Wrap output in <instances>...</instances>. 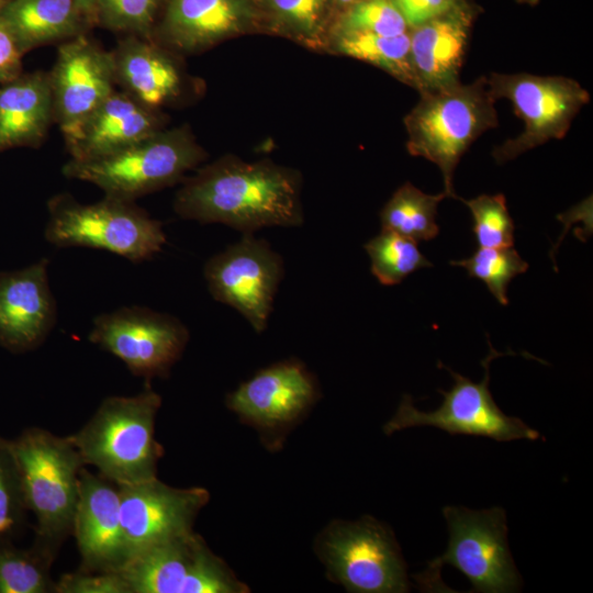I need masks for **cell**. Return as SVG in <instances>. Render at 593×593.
Instances as JSON below:
<instances>
[{"label": "cell", "instance_id": "ab89813d", "mask_svg": "<svg viewBox=\"0 0 593 593\" xmlns=\"http://www.w3.org/2000/svg\"><path fill=\"white\" fill-rule=\"evenodd\" d=\"M522 3H527V4H536L538 2V0H517Z\"/></svg>", "mask_w": 593, "mask_h": 593}, {"label": "cell", "instance_id": "5b68a950", "mask_svg": "<svg viewBox=\"0 0 593 593\" xmlns=\"http://www.w3.org/2000/svg\"><path fill=\"white\" fill-rule=\"evenodd\" d=\"M448 525L447 550L428 562L413 578L423 592L450 591L440 578L443 566L450 564L471 582L469 592L512 593L522 588L507 542L506 514L502 507L474 511L463 506H445Z\"/></svg>", "mask_w": 593, "mask_h": 593}, {"label": "cell", "instance_id": "2e32d148", "mask_svg": "<svg viewBox=\"0 0 593 593\" xmlns=\"http://www.w3.org/2000/svg\"><path fill=\"white\" fill-rule=\"evenodd\" d=\"M47 258L0 272V347L22 354L40 347L56 324Z\"/></svg>", "mask_w": 593, "mask_h": 593}, {"label": "cell", "instance_id": "ba28073f", "mask_svg": "<svg viewBox=\"0 0 593 593\" xmlns=\"http://www.w3.org/2000/svg\"><path fill=\"white\" fill-rule=\"evenodd\" d=\"M486 85L492 98L508 100L524 122L519 135L493 149L499 165L550 139L563 138L575 115L590 102L588 90L563 76L492 72Z\"/></svg>", "mask_w": 593, "mask_h": 593}, {"label": "cell", "instance_id": "d4e9b609", "mask_svg": "<svg viewBox=\"0 0 593 593\" xmlns=\"http://www.w3.org/2000/svg\"><path fill=\"white\" fill-rule=\"evenodd\" d=\"M334 49L387 71L403 83L417 90L410 59L409 32L385 36L368 32L338 30Z\"/></svg>", "mask_w": 593, "mask_h": 593}, {"label": "cell", "instance_id": "e0dca14e", "mask_svg": "<svg viewBox=\"0 0 593 593\" xmlns=\"http://www.w3.org/2000/svg\"><path fill=\"white\" fill-rule=\"evenodd\" d=\"M72 535L82 571H119L125 564L119 485L85 467L79 474Z\"/></svg>", "mask_w": 593, "mask_h": 593}, {"label": "cell", "instance_id": "d590c367", "mask_svg": "<svg viewBox=\"0 0 593 593\" xmlns=\"http://www.w3.org/2000/svg\"><path fill=\"white\" fill-rule=\"evenodd\" d=\"M413 29L430 19L439 16L459 7L469 4L467 0H390Z\"/></svg>", "mask_w": 593, "mask_h": 593}, {"label": "cell", "instance_id": "ffe728a7", "mask_svg": "<svg viewBox=\"0 0 593 593\" xmlns=\"http://www.w3.org/2000/svg\"><path fill=\"white\" fill-rule=\"evenodd\" d=\"M161 130L155 109L125 91L114 90L83 125L68 147L71 159L87 160L110 155Z\"/></svg>", "mask_w": 593, "mask_h": 593}, {"label": "cell", "instance_id": "ac0fdd59", "mask_svg": "<svg viewBox=\"0 0 593 593\" xmlns=\"http://www.w3.org/2000/svg\"><path fill=\"white\" fill-rule=\"evenodd\" d=\"M474 18L466 4L409 31L410 59L417 91H432L459 82Z\"/></svg>", "mask_w": 593, "mask_h": 593}, {"label": "cell", "instance_id": "6da1fadb", "mask_svg": "<svg viewBox=\"0 0 593 593\" xmlns=\"http://www.w3.org/2000/svg\"><path fill=\"white\" fill-rule=\"evenodd\" d=\"M174 209L188 220L222 223L248 234L303 221L295 172L270 163L224 159L200 170L177 192Z\"/></svg>", "mask_w": 593, "mask_h": 593}, {"label": "cell", "instance_id": "7a4b0ae2", "mask_svg": "<svg viewBox=\"0 0 593 593\" xmlns=\"http://www.w3.org/2000/svg\"><path fill=\"white\" fill-rule=\"evenodd\" d=\"M161 398L149 388L132 396H108L88 423L68 436L86 466L116 484L156 478L163 447L155 438Z\"/></svg>", "mask_w": 593, "mask_h": 593}, {"label": "cell", "instance_id": "74e56055", "mask_svg": "<svg viewBox=\"0 0 593 593\" xmlns=\"http://www.w3.org/2000/svg\"><path fill=\"white\" fill-rule=\"evenodd\" d=\"M83 15L91 22H96L97 7L99 0H75Z\"/></svg>", "mask_w": 593, "mask_h": 593}, {"label": "cell", "instance_id": "8d00e7d4", "mask_svg": "<svg viewBox=\"0 0 593 593\" xmlns=\"http://www.w3.org/2000/svg\"><path fill=\"white\" fill-rule=\"evenodd\" d=\"M22 52L12 30L0 15V83L22 72Z\"/></svg>", "mask_w": 593, "mask_h": 593}, {"label": "cell", "instance_id": "484cf974", "mask_svg": "<svg viewBox=\"0 0 593 593\" xmlns=\"http://www.w3.org/2000/svg\"><path fill=\"white\" fill-rule=\"evenodd\" d=\"M445 198V192L428 194L406 182L381 210L382 228L416 243L433 239L439 232L436 223L437 208Z\"/></svg>", "mask_w": 593, "mask_h": 593}, {"label": "cell", "instance_id": "f546056e", "mask_svg": "<svg viewBox=\"0 0 593 593\" xmlns=\"http://www.w3.org/2000/svg\"><path fill=\"white\" fill-rule=\"evenodd\" d=\"M27 512L11 440L0 436V541L22 536Z\"/></svg>", "mask_w": 593, "mask_h": 593}, {"label": "cell", "instance_id": "8fae6325", "mask_svg": "<svg viewBox=\"0 0 593 593\" xmlns=\"http://www.w3.org/2000/svg\"><path fill=\"white\" fill-rule=\"evenodd\" d=\"M119 573L128 593H243L226 563L193 530L172 537L128 560Z\"/></svg>", "mask_w": 593, "mask_h": 593}, {"label": "cell", "instance_id": "30bf717a", "mask_svg": "<svg viewBox=\"0 0 593 593\" xmlns=\"http://www.w3.org/2000/svg\"><path fill=\"white\" fill-rule=\"evenodd\" d=\"M488 344L490 351L481 361L484 377L479 383L439 362L438 365L454 379V384L448 391L438 390L444 396L441 405L435 411L423 412L416 409L412 398L405 394L394 416L384 425V433L391 434L416 426H433L450 435L481 436L496 441L541 439L538 430L518 417L506 415L494 402L489 390L490 365L493 359L508 353H497L489 338Z\"/></svg>", "mask_w": 593, "mask_h": 593}, {"label": "cell", "instance_id": "836d02e7", "mask_svg": "<svg viewBox=\"0 0 593 593\" xmlns=\"http://www.w3.org/2000/svg\"><path fill=\"white\" fill-rule=\"evenodd\" d=\"M277 20L295 36L316 42L323 31L327 0H267Z\"/></svg>", "mask_w": 593, "mask_h": 593}, {"label": "cell", "instance_id": "7c38bea8", "mask_svg": "<svg viewBox=\"0 0 593 593\" xmlns=\"http://www.w3.org/2000/svg\"><path fill=\"white\" fill-rule=\"evenodd\" d=\"M189 331L177 317L145 306H122L93 318L89 340L122 360L136 377H167Z\"/></svg>", "mask_w": 593, "mask_h": 593}, {"label": "cell", "instance_id": "9c48e42d", "mask_svg": "<svg viewBox=\"0 0 593 593\" xmlns=\"http://www.w3.org/2000/svg\"><path fill=\"white\" fill-rule=\"evenodd\" d=\"M317 551L334 581L348 592L404 593L406 564L391 529L370 516L331 524Z\"/></svg>", "mask_w": 593, "mask_h": 593}, {"label": "cell", "instance_id": "d6a6232c", "mask_svg": "<svg viewBox=\"0 0 593 593\" xmlns=\"http://www.w3.org/2000/svg\"><path fill=\"white\" fill-rule=\"evenodd\" d=\"M338 30L392 36L410 31L405 20L390 0H361L345 9Z\"/></svg>", "mask_w": 593, "mask_h": 593}, {"label": "cell", "instance_id": "44dd1931", "mask_svg": "<svg viewBox=\"0 0 593 593\" xmlns=\"http://www.w3.org/2000/svg\"><path fill=\"white\" fill-rule=\"evenodd\" d=\"M251 13L248 0H169L161 34L174 48L195 52L244 30Z\"/></svg>", "mask_w": 593, "mask_h": 593}, {"label": "cell", "instance_id": "9a60e30c", "mask_svg": "<svg viewBox=\"0 0 593 593\" xmlns=\"http://www.w3.org/2000/svg\"><path fill=\"white\" fill-rule=\"evenodd\" d=\"M118 485L126 562L153 546L191 532L197 515L209 502V492L202 488H172L157 478Z\"/></svg>", "mask_w": 593, "mask_h": 593}, {"label": "cell", "instance_id": "5bb4252c", "mask_svg": "<svg viewBox=\"0 0 593 593\" xmlns=\"http://www.w3.org/2000/svg\"><path fill=\"white\" fill-rule=\"evenodd\" d=\"M49 77L54 121L58 123L68 148L89 118L115 90L112 52L103 49L85 34L78 35L59 46Z\"/></svg>", "mask_w": 593, "mask_h": 593}, {"label": "cell", "instance_id": "f35d334b", "mask_svg": "<svg viewBox=\"0 0 593 593\" xmlns=\"http://www.w3.org/2000/svg\"><path fill=\"white\" fill-rule=\"evenodd\" d=\"M334 1L336 2L337 5L346 9V8L353 5V4H355V3H357V2H359L361 0H334Z\"/></svg>", "mask_w": 593, "mask_h": 593}, {"label": "cell", "instance_id": "8992f818", "mask_svg": "<svg viewBox=\"0 0 593 593\" xmlns=\"http://www.w3.org/2000/svg\"><path fill=\"white\" fill-rule=\"evenodd\" d=\"M44 236L57 247L103 249L138 264L152 259L166 243L159 221L133 201L105 197L81 204L69 194L48 202Z\"/></svg>", "mask_w": 593, "mask_h": 593}, {"label": "cell", "instance_id": "7402d4cb", "mask_svg": "<svg viewBox=\"0 0 593 593\" xmlns=\"http://www.w3.org/2000/svg\"><path fill=\"white\" fill-rule=\"evenodd\" d=\"M53 121L49 74L21 72L0 83V153L38 146Z\"/></svg>", "mask_w": 593, "mask_h": 593}, {"label": "cell", "instance_id": "603a6c76", "mask_svg": "<svg viewBox=\"0 0 593 593\" xmlns=\"http://www.w3.org/2000/svg\"><path fill=\"white\" fill-rule=\"evenodd\" d=\"M116 85L148 108L176 99L182 87L174 59L149 37L128 35L112 51Z\"/></svg>", "mask_w": 593, "mask_h": 593}, {"label": "cell", "instance_id": "cb8c5ba5", "mask_svg": "<svg viewBox=\"0 0 593 593\" xmlns=\"http://www.w3.org/2000/svg\"><path fill=\"white\" fill-rule=\"evenodd\" d=\"M0 15L9 24L24 54L85 34L92 24L75 0H10Z\"/></svg>", "mask_w": 593, "mask_h": 593}, {"label": "cell", "instance_id": "e575fe53", "mask_svg": "<svg viewBox=\"0 0 593 593\" xmlns=\"http://www.w3.org/2000/svg\"><path fill=\"white\" fill-rule=\"evenodd\" d=\"M57 593H128L119 571H78L64 574L55 584Z\"/></svg>", "mask_w": 593, "mask_h": 593}, {"label": "cell", "instance_id": "83f0119b", "mask_svg": "<svg viewBox=\"0 0 593 593\" xmlns=\"http://www.w3.org/2000/svg\"><path fill=\"white\" fill-rule=\"evenodd\" d=\"M365 249L372 275L383 286L398 284L412 272L433 266L416 242L383 228L365 244Z\"/></svg>", "mask_w": 593, "mask_h": 593}, {"label": "cell", "instance_id": "4fadbf2b", "mask_svg": "<svg viewBox=\"0 0 593 593\" xmlns=\"http://www.w3.org/2000/svg\"><path fill=\"white\" fill-rule=\"evenodd\" d=\"M282 276L281 256L251 233L212 256L204 266L211 295L239 312L257 333L267 327Z\"/></svg>", "mask_w": 593, "mask_h": 593}, {"label": "cell", "instance_id": "3957f363", "mask_svg": "<svg viewBox=\"0 0 593 593\" xmlns=\"http://www.w3.org/2000/svg\"><path fill=\"white\" fill-rule=\"evenodd\" d=\"M416 105L404 118L406 148L412 156L434 163L444 179V192L457 199L455 169L470 145L499 124L495 100L486 77L471 83L419 92Z\"/></svg>", "mask_w": 593, "mask_h": 593}, {"label": "cell", "instance_id": "52a82bcc", "mask_svg": "<svg viewBox=\"0 0 593 593\" xmlns=\"http://www.w3.org/2000/svg\"><path fill=\"white\" fill-rule=\"evenodd\" d=\"M205 157L188 131L157 133L102 157L70 159L63 174L99 187L105 197L135 201L171 186Z\"/></svg>", "mask_w": 593, "mask_h": 593}, {"label": "cell", "instance_id": "4316f807", "mask_svg": "<svg viewBox=\"0 0 593 593\" xmlns=\"http://www.w3.org/2000/svg\"><path fill=\"white\" fill-rule=\"evenodd\" d=\"M55 556L33 542L22 549L13 541H0V593H51L56 582L51 577Z\"/></svg>", "mask_w": 593, "mask_h": 593}, {"label": "cell", "instance_id": "f1b7e54d", "mask_svg": "<svg viewBox=\"0 0 593 593\" xmlns=\"http://www.w3.org/2000/svg\"><path fill=\"white\" fill-rule=\"evenodd\" d=\"M472 278L481 280L501 305L508 304L507 288L512 279L524 273L528 264L512 247H479L470 257L451 260Z\"/></svg>", "mask_w": 593, "mask_h": 593}, {"label": "cell", "instance_id": "277c9868", "mask_svg": "<svg viewBox=\"0 0 593 593\" xmlns=\"http://www.w3.org/2000/svg\"><path fill=\"white\" fill-rule=\"evenodd\" d=\"M11 446L27 511L36 519L34 544L56 557L72 535L79 474L86 465L69 437L43 428L23 430Z\"/></svg>", "mask_w": 593, "mask_h": 593}, {"label": "cell", "instance_id": "d6986e66", "mask_svg": "<svg viewBox=\"0 0 593 593\" xmlns=\"http://www.w3.org/2000/svg\"><path fill=\"white\" fill-rule=\"evenodd\" d=\"M312 376L296 361H283L260 370L242 383L227 399L242 417L264 426L296 418L314 401Z\"/></svg>", "mask_w": 593, "mask_h": 593}, {"label": "cell", "instance_id": "1f68e13d", "mask_svg": "<svg viewBox=\"0 0 593 593\" xmlns=\"http://www.w3.org/2000/svg\"><path fill=\"white\" fill-rule=\"evenodd\" d=\"M160 0H99L96 22L104 27L150 38Z\"/></svg>", "mask_w": 593, "mask_h": 593}, {"label": "cell", "instance_id": "60d3db41", "mask_svg": "<svg viewBox=\"0 0 593 593\" xmlns=\"http://www.w3.org/2000/svg\"><path fill=\"white\" fill-rule=\"evenodd\" d=\"M10 0H0V11L3 9V7L9 2Z\"/></svg>", "mask_w": 593, "mask_h": 593}, {"label": "cell", "instance_id": "4dcf8cb0", "mask_svg": "<svg viewBox=\"0 0 593 593\" xmlns=\"http://www.w3.org/2000/svg\"><path fill=\"white\" fill-rule=\"evenodd\" d=\"M462 201L471 212L479 247L513 246L515 226L504 194H480Z\"/></svg>", "mask_w": 593, "mask_h": 593}]
</instances>
